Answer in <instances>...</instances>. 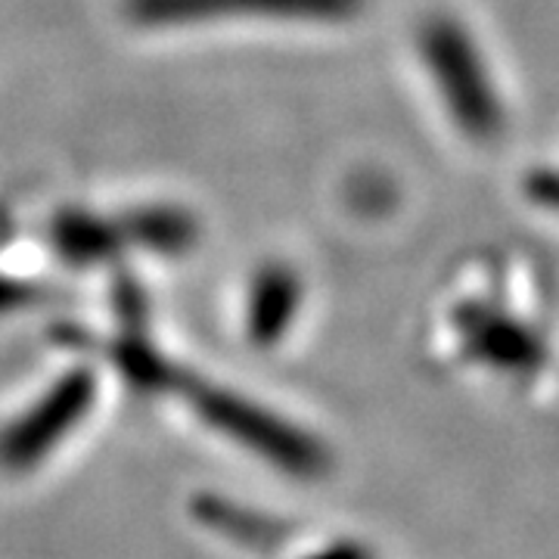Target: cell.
Segmentation results:
<instances>
[{
    "label": "cell",
    "mask_w": 559,
    "mask_h": 559,
    "mask_svg": "<svg viewBox=\"0 0 559 559\" xmlns=\"http://www.w3.org/2000/svg\"><path fill=\"white\" fill-rule=\"evenodd\" d=\"M525 197L559 218V168H535L525 178Z\"/></svg>",
    "instance_id": "5b68a950"
},
{
    "label": "cell",
    "mask_w": 559,
    "mask_h": 559,
    "mask_svg": "<svg viewBox=\"0 0 559 559\" xmlns=\"http://www.w3.org/2000/svg\"><path fill=\"white\" fill-rule=\"evenodd\" d=\"M299 280L289 267L271 264L259 277L252 280V296H249V333L252 340L274 342L286 330V323L296 314L299 305Z\"/></svg>",
    "instance_id": "277c9868"
},
{
    "label": "cell",
    "mask_w": 559,
    "mask_h": 559,
    "mask_svg": "<svg viewBox=\"0 0 559 559\" xmlns=\"http://www.w3.org/2000/svg\"><path fill=\"white\" fill-rule=\"evenodd\" d=\"M364 0H128V16L143 25H193L218 20L345 22Z\"/></svg>",
    "instance_id": "7a4b0ae2"
},
{
    "label": "cell",
    "mask_w": 559,
    "mask_h": 559,
    "mask_svg": "<svg viewBox=\"0 0 559 559\" xmlns=\"http://www.w3.org/2000/svg\"><path fill=\"white\" fill-rule=\"evenodd\" d=\"M91 399V380L84 373H75L60 382L53 395L40 401L38 407L22 417L0 441V457L10 466H28L62 439V432L81 417V407Z\"/></svg>",
    "instance_id": "3957f363"
},
{
    "label": "cell",
    "mask_w": 559,
    "mask_h": 559,
    "mask_svg": "<svg viewBox=\"0 0 559 559\" xmlns=\"http://www.w3.org/2000/svg\"><path fill=\"white\" fill-rule=\"evenodd\" d=\"M419 60L444 116L476 146H491L507 131V103L476 35L457 16H432L419 28Z\"/></svg>",
    "instance_id": "6da1fadb"
}]
</instances>
